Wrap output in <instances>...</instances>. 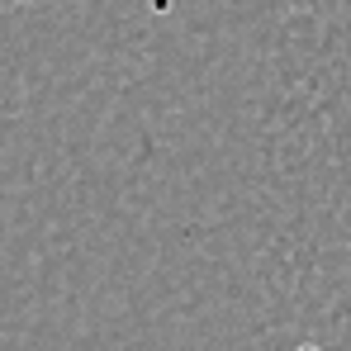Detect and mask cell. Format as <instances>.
I'll return each mask as SVG.
<instances>
[{"mask_svg":"<svg viewBox=\"0 0 351 351\" xmlns=\"http://www.w3.org/2000/svg\"><path fill=\"white\" fill-rule=\"evenodd\" d=\"M14 5H24V0H0V10H14Z\"/></svg>","mask_w":351,"mask_h":351,"instance_id":"6da1fadb","label":"cell"}]
</instances>
